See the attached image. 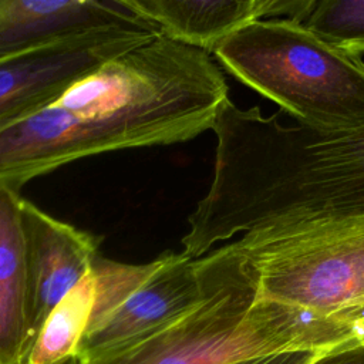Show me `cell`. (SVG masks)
I'll use <instances>...</instances> for the list:
<instances>
[{"instance_id":"2e32d148","label":"cell","mask_w":364,"mask_h":364,"mask_svg":"<svg viewBox=\"0 0 364 364\" xmlns=\"http://www.w3.org/2000/svg\"><path fill=\"white\" fill-rule=\"evenodd\" d=\"M357 341L360 346H364V326L360 328L358 331V337H357Z\"/></svg>"},{"instance_id":"30bf717a","label":"cell","mask_w":364,"mask_h":364,"mask_svg":"<svg viewBox=\"0 0 364 364\" xmlns=\"http://www.w3.org/2000/svg\"><path fill=\"white\" fill-rule=\"evenodd\" d=\"M142 21L122 0H0V61L97 28Z\"/></svg>"},{"instance_id":"9c48e42d","label":"cell","mask_w":364,"mask_h":364,"mask_svg":"<svg viewBox=\"0 0 364 364\" xmlns=\"http://www.w3.org/2000/svg\"><path fill=\"white\" fill-rule=\"evenodd\" d=\"M122 4L161 36L210 54L225 38L259 20L303 24L314 0H122Z\"/></svg>"},{"instance_id":"ba28073f","label":"cell","mask_w":364,"mask_h":364,"mask_svg":"<svg viewBox=\"0 0 364 364\" xmlns=\"http://www.w3.org/2000/svg\"><path fill=\"white\" fill-rule=\"evenodd\" d=\"M21 218L34 343L54 307L91 270L101 239L23 199Z\"/></svg>"},{"instance_id":"8992f818","label":"cell","mask_w":364,"mask_h":364,"mask_svg":"<svg viewBox=\"0 0 364 364\" xmlns=\"http://www.w3.org/2000/svg\"><path fill=\"white\" fill-rule=\"evenodd\" d=\"M91 272L95 300L78 355L88 357L135 341L175 321L203 297L199 259L162 252L139 264L102 257Z\"/></svg>"},{"instance_id":"277c9868","label":"cell","mask_w":364,"mask_h":364,"mask_svg":"<svg viewBox=\"0 0 364 364\" xmlns=\"http://www.w3.org/2000/svg\"><path fill=\"white\" fill-rule=\"evenodd\" d=\"M240 82L297 124L344 129L364 124V61L287 18L255 21L212 53Z\"/></svg>"},{"instance_id":"e0dca14e","label":"cell","mask_w":364,"mask_h":364,"mask_svg":"<svg viewBox=\"0 0 364 364\" xmlns=\"http://www.w3.org/2000/svg\"><path fill=\"white\" fill-rule=\"evenodd\" d=\"M63 364H77V358H71V360H68V361H65Z\"/></svg>"},{"instance_id":"6da1fadb","label":"cell","mask_w":364,"mask_h":364,"mask_svg":"<svg viewBox=\"0 0 364 364\" xmlns=\"http://www.w3.org/2000/svg\"><path fill=\"white\" fill-rule=\"evenodd\" d=\"M215 172L189 215L182 253L206 255L236 233L364 218V124L283 125L259 107H219Z\"/></svg>"},{"instance_id":"8fae6325","label":"cell","mask_w":364,"mask_h":364,"mask_svg":"<svg viewBox=\"0 0 364 364\" xmlns=\"http://www.w3.org/2000/svg\"><path fill=\"white\" fill-rule=\"evenodd\" d=\"M20 188L0 183V364H26L34 346Z\"/></svg>"},{"instance_id":"3957f363","label":"cell","mask_w":364,"mask_h":364,"mask_svg":"<svg viewBox=\"0 0 364 364\" xmlns=\"http://www.w3.org/2000/svg\"><path fill=\"white\" fill-rule=\"evenodd\" d=\"M215 118L205 101H119L71 84L51 104L0 127V183L21 188L90 155L185 142L212 129Z\"/></svg>"},{"instance_id":"7c38bea8","label":"cell","mask_w":364,"mask_h":364,"mask_svg":"<svg viewBox=\"0 0 364 364\" xmlns=\"http://www.w3.org/2000/svg\"><path fill=\"white\" fill-rule=\"evenodd\" d=\"M95 300L92 272L65 294L46 318L26 364H63L77 358Z\"/></svg>"},{"instance_id":"5b68a950","label":"cell","mask_w":364,"mask_h":364,"mask_svg":"<svg viewBox=\"0 0 364 364\" xmlns=\"http://www.w3.org/2000/svg\"><path fill=\"white\" fill-rule=\"evenodd\" d=\"M236 242L259 297L364 326V218L247 232Z\"/></svg>"},{"instance_id":"4fadbf2b","label":"cell","mask_w":364,"mask_h":364,"mask_svg":"<svg viewBox=\"0 0 364 364\" xmlns=\"http://www.w3.org/2000/svg\"><path fill=\"white\" fill-rule=\"evenodd\" d=\"M303 24L341 50L364 53V0H314Z\"/></svg>"},{"instance_id":"52a82bcc","label":"cell","mask_w":364,"mask_h":364,"mask_svg":"<svg viewBox=\"0 0 364 364\" xmlns=\"http://www.w3.org/2000/svg\"><path fill=\"white\" fill-rule=\"evenodd\" d=\"M158 34L146 21L111 26L0 61V127L51 104L78 78Z\"/></svg>"},{"instance_id":"5bb4252c","label":"cell","mask_w":364,"mask_h":364,"mask_svg":"<svg viewBox=\"0 0 364 364\" xmlns=\"http://www.w3.org/2000/svg\"><path fill=\"white\" fill-rule=\"evenodd\" d=\"M327 351H317V350H291L283 351L277 354L260 355L253 358L240 360L232 364H311L317 360L321 354Z\"/></svg>"},{"instance_id":"9a60e30c","label":"cell","mask_w":364,"mask_h":364,"mask_svg":"<svg viewBox=\"0 0 364 364\" xmlns=\"http://www.w3.org/2000/svg\"><path fill=\"white\" fill-rule=\"evenodd\" d=\"M311 364H364V346L358 341L321 354Z\"/></svg>"},{"instance_id":"7a4b0ae2","label":"cell","mask_w":364,"mask_h":364,"mask_svg":"<svg viewBox=\"0 0 364 364\" xmlns=\"http://www.w3.org/2000/svg\"><path fill=\"white\" fill-rule=\"evenodd\" d=\"M199 260L205 290L193 309L135 341L77 358V364H232L357 343L358 323L259 297L255 272L236 240Z\"/></svg>"}]
</instances>
